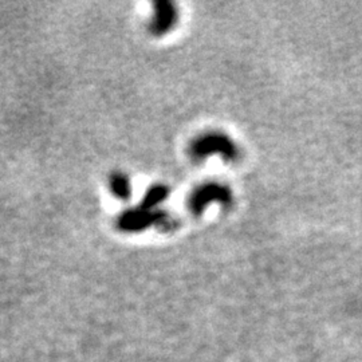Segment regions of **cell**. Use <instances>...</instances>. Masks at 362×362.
<instances>
[{
    "mask_svg": "<svg viewBox=\"0 0 362 362\" xmlns=\"http://www.w3.org/2000/svg\"><path fill=\"white\" fill-rule=\"evenodd\" d=\"M117 226L124 233H140L152 226L160 227L161 230H168L172 223L168 215L163 211L139 207L122 212L117 219Z\"/></svg>",
    "mask_w": 362,
    "mask_h": 362,
    "instance_id": "6da1fadb",
    "label": "cell"
},
{
    "mask_svg": "<svg viewBox=\"0 0 362 362\" xmlns=\"http://www.w3.org/2000/svg\"><path fill=\"white\" fill-rule=\"evenodd\" d=\"M176 7L170 1H155V18L151 23V33L155 35H164L176 23Z\"/></svg>",
    "mask_w": 362,
    "mask_h": 362,
    "instance_id": "7a4b0ae2",
    "label": "cell"
},
{
    "mask_svg": "<svg viewBox=\"0 0 362 362\" xmlns=\"http://www.w3.org/2000/svg\"><path fill=\"white\" fill-rule=\"evenodd\" d=\"M109 188L119 200H128L132 194L129 177L121 172H115L109 177Z\"/></svg>",
    "mask_w": 362,
    "mask_h": 362,
    "instance_id": "3957f363",
    "label": "cell"
},
{
    "mask_svg": "<svg viewBox=\"0 0 362 362\" xmlns=\"http://www.w3.org/2000/svg\"><path fill=\"white\" fill-rule=\"evenodd\" d=\"M168 188L165 185H160V184L153 185L152 188L148 189V192L144 196L140 207L144 209H156V206L158 203H161L163 200H165L168 197Z\"/></svg>",
    "mask_w": 362,
    "mask_h": 362,
    "instance_id": "277c9868",
    "label": "cell"
}]
</instances>
